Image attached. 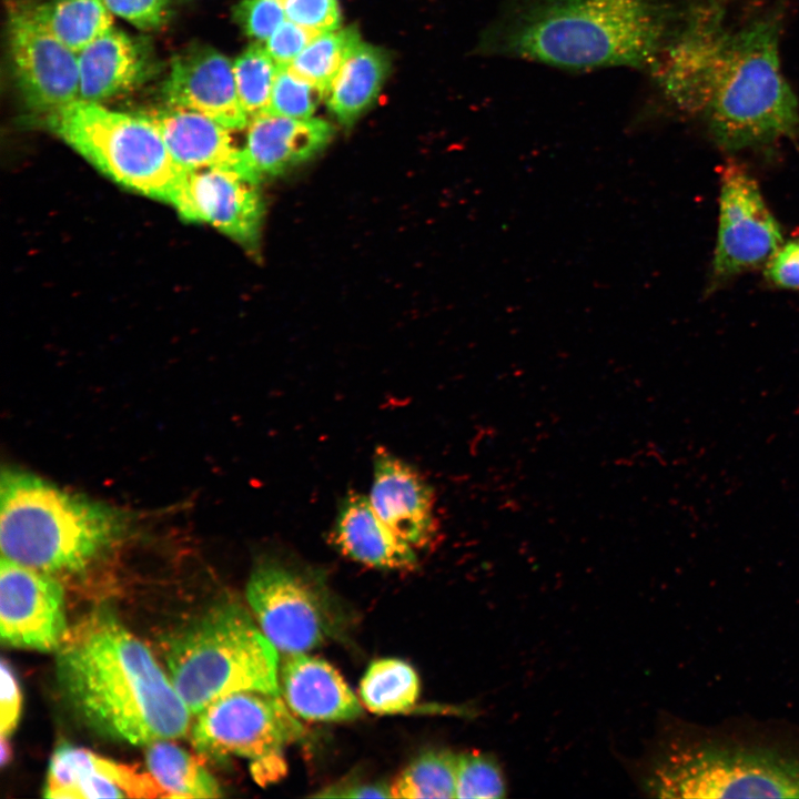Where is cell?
Instances as JSON below:
<instances>
[{
	"mask_svg": "<svg viewBox=\"0 0 799 799\" xmlns=\"http://www.w3.org/2000/svg\"><path fill=\"white\" fill-rule=\"evenodd\" d=\"M780 26L760 18L731 26L717 0L690 6L654 65L665 99L698 119L724 150L793 139L798 99L779 54Z\"/></svg>",
	"mask_w": 799,
	"mask_h": 799,
	"instance_id": "obj_1",
	"label": "cell"
},
{
	"mask_svg": "<svg viewBox=\"0 0 799 799\" xmlns=\"http://www.w3.org/2000/svg\"><path fill=\"white\" fill-rule=\"evenodd\" d=\"M679 18L671 0H503L477 48L572 71L651 70Z\"/></svg>",
	"mask_w": 799,
	"mask_h": 799,
	"instance_id": "obj_2",
	"label": "cell"
},
{
	"mask_svg": "<svg viewBox=\"0 0 799 799\" xmlns=\"http://www.w3.org/2000/svg\"><path fill=\"white\" fill-rule=\"evenodd\" d=\"M55 671L71 708L104 737L150 745L189 728L191 712L171 679L109 611L94 613L68 633Z\"/></svg>",
	"mask_w": 799,
	"mask_h": 799,
	"instance_id": "obj_3",
	"label": "cell"
},
{
	"mask_svg": "<svg viewBox=\"0 0 799 799\" xmlns=\"http://www.w3.org/2000/svg\"><path fill=\"white\" fill-rule=\"evenodd\" d=\"M645 785L666 798H799V728L752 719L674 724Z\"/></svg>",
	"mask_w": 799,
	"mask_h": 799,
	"instance_id": "obj_4",
	"label": "cell"
},
{
	"mask_svg": "<svg viewBox=\"0 0 799 799\" xmlns=\"http://www.w3.org/2000/svg\"><path fill=\"white\" fill-rule=\"evenodd\" d=\"M120 509L21 469L7 468L0 481L2 557L53 574L89 567L128 528Z\"/></svg>",
	"mask_w": 799,
	"mask_h": 799,
	"instance_id": "obj_5",
	"label": "cell"
},
{
	"mask_svg": "<svg viewBox=\"0 0 799 799\" xmlns=\"http://www.w3.org/2000/svg\"><path fill=\"white\" fill-rule=\"evenodd\" d=\"M247 611L218 605L165 645L170 679L191 714L241 690L280 694L279 654Z\"/></svg>",
	"mask_w": 799,
	"mask_h": 799,
	"instance_id": "obj_6",
	"label": "cell"
},
{
	"mask_svg": "<svg viewBox=\"0 0 799 799\" xmlns=\"http://www.w3.org/2000/svg\"><path fill=\"white\" fill-rule=\"evenodd\" d=\"M42 119L52 133L119 184L171 204L185 170L144 117L78 99Z\"/></svg>",
	"mask_w": 799,
	"mask_h": 799,
	"instance_id": "obj_7",
	"label": "cell"
},
{
	"mask_svg": "<svg viewBox=\"0 0 799 799\" xmlns=\"http://www.w3.org/2000/svg\"><path fill=\"white\" fill-rule=\"evenodd\" d=\"M246 598L261 630L285 655L306 653L337 637L345 621L320 576L275 559L254 568Z\"/></svg>",
	"mask_w": 799,
	"mask_h": 799,
	"instance_id": "obj_8",
	"label": "cell"
},
{
	"mask_svg": "<svg viewBox=\"0 0 799 799\" xmlns=\"http://www.w3.org/2000/svg\"><path fill=\"white\" fill-rule=\"evenodd\" d=\"M196 715L191 741L211 759L237 756L256 763L280 758L304 732L281 695L259 690L225 695Z\"/></svg>",
	"mask_w": 799,
	"mask_h": 799,
	"instance_id": "obj_9",
	"label": "cell"
},
{
	"mask_svg": "<svg viewBox=\"0 0 799 799\" xmlns=\"http://www.w3.org/2000/svg\"><path fill=\"white\" fill-rule=\"evenodd\" d=\"M719 178L712 284L766 264L782 243L780 225L750 172L739 163L727 162Z\"/></svg>",
	"mask_w": 799,
	"mask_h": 799,
	"instance_id": "obj_10",
	"label": "cell"
},
{
	"mask_svg": "<svg viewBox=\"0 0 799 799\" xmlns=\"http://www.w3.org/2000/svg\"><path fill=\"white\" fill-rule=\"evenodd\" d=\"M10 54L26 105L44 117L79 99L78 53L45 24L37 7L11 19Z\"/></svg>",
	"mask_w": 799,
	"mask_h": 799,
	"instance_id": "obj_11",
	"label": "cell"
},
{
	"mask_svg": "<svg viewBox=\"0 0 799 799\" xmlns=\"http://www.w3.org/2000/svg\"><path fill=\"white\" fill-rule=\"evenodd\" d=\"M257 183L237 168L185 170L171 205L184 220L208 223L255 249L264 216Z\"/></svg>",
	"mask_w": 799,
	"mask_h": 799,
	"instance_id": "obj_12",
	"label": "cell"
},
{
	"mask_svg": "<svg viewBox=\"0 0 799 799\" xmlns=\"http://www.w3.org/2000/svg\"><path fill=\"white\" fill-rule=\"evenodd\" d=\"M69 630L61 584L52 575L1 556L0 635L4 644L59 649Z\"/></svg>",
	"mask_w": 799,
	"mask_h": 799,
	"instance_id": "obj_13",
	"label": "cell"
},
{
	"mask_svg": "<svg viewBox=\"0 0 799 799\" xmlns=\"http://www.w3.org/2000/svg\"><path fill=\"white\" fill-rule=\"evenodd\" d=\"M368 498L391 530L417 552L436 540L439 523L433 487L415 467L384 447L373 455Z\"/></svg>",
	"mask_w": 799,
	"mask_h": 799,
	"instance_id": "obj_14",
	"label": "cell"
},
{
	"mask_svg": "<svg viewBox=\"0 0 799 799\" xmlns=\"http://www.w3.org/2000/svg\"><path fill=\"white\" fill-rule=\"evenodd\" d=\"M162 93L169 107L201 113L230 130L247 127L233 62L212 47L195 44L179 53L171 62Z\"/></svg>",
	"mask_w": 799,
	"mask_h": 799,
	"instance_id": "obj_15",
	"label": "cell"
},
{
	"mask_svg": "<svg viewBox=\"0 0 799 799\" xmlns=\"http://www.w3.org/2000/svg\"><path fill=\"white\" fill-rule=\"evenodd\" d=\"M43 795L72 799L168 797L151 773H139L71 745H61L54 750Z\"/></svg>",
	"mask_w": 799,
	"mask_h": 799,
	"instance_id": "obj_16",
	"label": "cell"
},
{
	"mask_svg": "<svg viewBox=\"0 0 799 799\" xmlns=\"http://www.w3.org/2000/svg\"><path fill=\"white\" fill-rule=\"evenodd\" d=\"M333 134V127L322 119L259 114L247 123L241 148L243 170L257 181L284 173L320 153Z\"/></svg>",
	"mask_w": 799,
	"mask_h": 799,
	"instance_id": "obj_17",
	"label": "cell"
},
{
	"mask_svg": "<svg viewBox=\"0 0 799 799\" xmlns=\"http://www.w3.org/2000/svg\"><path fill=\"white\" fill-rule=\"evenodd\" d=\"M280 694L296 716L312 721H347L362 706L338 671L306 653L285 655L279 670Z\"/></svg>",
	"mask_w": 799,
	"mask_h": 799,
	"instance_id": "obj_18",
	"label": "cell"
},
{
	"mask_svg": "<svg viewBox=\"0 0 799 799\" xmlns=\"http://www.w3.org/2000/svg\"><path fill=\"white\" fill-rule=\"evenodd\" d=\"M330 542L345 557L373 568L408 570L418 562L417 550L394 534L360 493L340 502Z\"/></svg>",
	"mask_w": 799,
	"mask_h": 799,
	"instance_id": "obj_19",
	"label": "cell"
},
{
	"mask_svg": "<svg viewBox=\"0 0 799 799\" xmlns=\"http://www.w3.org/2000/svg\"><path fill=\"white\" fill-rule=\"evenodd\" d=\"M79 99L102 103L141 84L152 71L149 45L111 28L78 53Z\"/></svg>",
	"mask_w": 799,
	"mask_h": 799,
	"instance_id": "obj_20",
	"label": "cell"
},
{
	"mask_svg": "<svg viewBox=\"0 0 799 799\" xmlns=\"http://www.w3.org/2000/svg\"><path fill=\"white\" fill-rule=\"evenodd\" d=\"M142 117L156 128L171 155L184 170L231 166L244 171L241 148L233 142L231 130L213 119L169 105Z\"/></svg>",
	"mask_w": 799,
	"mask_h": 799,
	"instance_id": "obj_21",
	"label": "cell"
},
{
	"mask_svg": "<svg viewBox=\"0 0 799 799\" xmlns=\"http://www.w3.org/2000/svg\"><path fill=\"white\" fill-rule=\"evenodd\" d=\"M390 70L388 53L361 41L348 53L327 90L325 100L330 112L341 124L352 125L374 103Z\"/></svg>",
	"mask_w": 799,
	"mask_h": 799,
	"instance_id": "obj_22",
	"label": "cell"
},
{
	"mask_svg": "<svg viewBox=\"0 0 799 799\" xmlns=\"http://www.w3.org/2000/svg\"><path fill=\"white\" fill-rule=\"evenodd\" d=\"M146 765L169 798H216L222 795L219 783L204 766L169 740L150 744Z\"/></svg>",
	"mask_w": 799,
	"mask_h": 799,
	"instance_id": "obj_23",
	"label": "cell"
},
{
	"mask_svg": "<svg viewBox=\"0 0 799 799\" xmlns=\"http://www.w3.org/2000/svg\"><path fill=\"white\" fill-rule=\"evenodd\" d=\"M419 695V680L414 668L396 658L374 660L366 669L360 696L367 709L381 715L409 710Z\"/></svg>",
	"mask_w": 799,
	"mask_h": 799,
	"instance_id": "obj_24",
	"label": "cell"
},
{
	"mask_svg": "<svg viewBox=\"0 0 799 799\" xmlns=\"http://www.w3.org/2000/svg\"><path fill=\"white\" fill-rule=\"evenodd\" d=\"M37 10L49 29L77 53L113 24L102 0H49Z\"/></svg>",
	"mask_w": 799,
	"mask_h": 799,
	"instance_id": "obj_25",
	"label": "cell"
},
{
	"mask_svg": "<svg viewBox=\"0 0 799 799\" xmlns=\"http://www.w3.org/2000/svg\"><path fill=\"white\" fill-rule=\"evenodd\" d=\"M457 760L447 749L418 755L390 785L392 798H455Z\"/></svg>",
	"mask_w": 799,
	"mask_h": 799,
	"instance_id": "obj_26",
	"label": "cell"
},
{
	"mask_svg": "<svg viewBox=\"0 0 799 799\" xmlns=\"http://www.w3.org/2000/svg\"><path fill=\"white\" fill-rule=\"evenodd\" d=\"M361 42L356 27L337 28L314 39L287 67L302 80L327 90L352 49Z\"/></svg>",
	"mask_w": 799,
	"mask_h": 799,
	"instance_id": "obj_27",
	"label": "cell"
},
{
	"mask_svg": "<svg viewBox=\"0 0 799 799\" xmlns=\"http://www.w3.org/2000/svg\"><path fill=\"white\" fill-rule=\"evenodd\" d=\"M236 91L247 118L269 109L277 64L261 42L247 47L233 62Z\"/></svg>",
	"mask_w": 799,
	"mask_h": 799,
	"instance_id": "obj_28",
	"label": "cell"
},
{
	"mask_svg": "<svg viewBox=\"0 0 799 799\" xmlns=\"http://www.w3.org/2000/svg\"><path fill=\"white\" fill-rule=\"evenodd\" d=\"M505 792L502 769L492 756L479 751L458 755L455 798H503Z\"/></svg>",
	"mask_w": 799,
	"mask_h": 799,
	"instance_id": "obj_29",
	"label": "cell"
},
{
	"mask_svg": "<svg viewBox=\"0 0 799 799\" xmlns=\"http://www.w3.org/2000/svg\"><path fill=\"white\" fill-rule=\"evenodd\" d=\"M325 94L315 85L293 74L287 65H277L271 101L266 112L295 118H312Z\"/></svg>",
	"mask_w": 799,
	"mask_h": 799,
	"instance_id": "obj_30",
	"label": "cell"
},
{
	"mask_svg": "<svg viewBox=\"0 0 799 799\" xmlns=\"http://www.w3.org/2000/svg\"><path fill=\"white\" fill-rule=\"evenodd\" d=\"M233 17L245 36L263 42L284 21L285 13L276 0H241Z\"/></svg>",
	"mask_w": 799,
	"mask_h": 799,
	"instance_id": "obj_31",
	"label": "cell"
},
{
	"mask_svg": "<svg viewBox=\"0 0 799 799\" xmlns=\"http://www.w3.org/2000/svg\"><path fill=\"white\" fill-rule=\"evenodd\" d=\"M285 17L303 27L322 33L340 28L337 0H276Z\"/></svg>",
	"mask_w": 799,
	"mask_h": 799,
	"instance_id": "obj_32",
	"label": "cell"
},
{
	"mask_svg": "<svg viewBox=\"0 0 799 799\" xmlns=\"http://www.w3.org/2000/svg\"><path fill=\"white\" fill-rule=\"evenodd\" d=\"M322 32L284 20L265 41L277 65H289Z\"/></svg>",
	"mask_w": 799,
	"mask_h": 799,
	"instance_id": "obj_33",
	"label": "cell"
},
{
	"mask_svg": "<svg viewBox=\"0 0 799 799\" xmlns=\"http://www.w3.org/2000/svg\"><path fill=\"white\" fill-rule=\"evenodd\" d=\"M105 7L134 27L152 31L169 18V0H102Z\"/></svg>",
	"mask_w": 799,
	"mask_h": 799,
	"instance_id": "obj_34",
	"label": "cell"
},
{
	"mask_svg": "<svg viewBox=\"0 0 799 799\" xmlns=\"http://www.w3.org/2000/svg\"><path fill=\"white\" fill-rule=\"evenodd\" d=\"M765 275L776 287L799 290V237L781 243L767 261Z\"/></svg>",
	"mask_w": 799,
	"mask_h": 799,
	"instance_id": "obj_35",
	"label": "cell"
},
{
	"mask_svg": "<svg viewBox=\"0 0 799 799\" xmlns=\"http://www.w3.org/2000/svg\"><path fill=\"white\" fill-rule=\"evenodd\" d=\"M0 732L8 737L17 727L21 710V691L16 674L8 661L1 660Z\"/></svg>",
	"mask_w": 799,
	"mask_h": 799,
	"instance_id": "obj_36",
	"label": "cell"
},
{
	"mask_svg": "<svg viewBox=\"0 0 799 799\" xmlns=\"http://www.w3.org/2000/svg\"><path fill=\"white\" fill-rule=\"evenodd\" d=\"M317 797H346V798H392L391 787L382 782H361L347 779L328 786Z\"/></svg>",
	"mask_w": 799,
	"mask_h": 799,
	"instance_id": "obj_37",
	"label": "cell"
},
{
	"mask_svg": "<svg viewBox=\"0 0 799 799\" xmlns=\"http://www.w3.org/2000/svg\"><path fill=\"white\" fill-rule=\"evenodd\" d=\"M6 737H1V763L4 765L7 760H9L10 747H9V740H6Z\"/></svg>",
	"mask_w": 799,
	"mask_h": 799,
	"instance_id": "obj_38",
	"label": "cell"
}]
</instances>
